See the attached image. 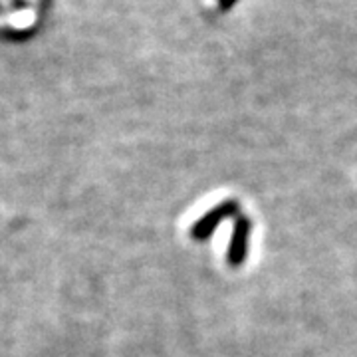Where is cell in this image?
<instances>
[{
  "mask_svg": "<svg viewBox=\"0 0 357 357\" xmlns=\"http://www.w3.org/2000/svg\"><path fill=\"white\" fill-rule=\"evenodd\" d=\"M238 215H241V203H238L236 199H227V201H222V203L217 204V206L208 208L203 217L192 225L191 238L192 241H197V243H204V241H208V238L215 234V230H217L227 218H236Z\"/></svg>",
  "mask_w": 357,
  "mask_h": 357,
  "instance_id": "obj_1",
  "label": "cell"
},
{
  "mask_svg": "<svg viewBox=\"0 0 357 357\" xmlns=\"http://www.w3.org/2000/svg\"><path fill=\"white\" fill-rule=\"evenodd\" d=\"M250 236H252V220L246 215H238L234 218L229 250H227V264L230 268H241L246 262L250 252Z\"/></svg>",
  "mask_w": 357,
  "mask_h": 357,
  "instance_id": "obj_2",
  "label": "cell"
},
{
  "mask_svg": "<svg viewBox=\"0 0 357 357\" xmlns=\"http://www.w3.org/2000/svg\"><path fill=\"white\" fill-rule=\"evenodd\" d=\"M34 32H36V28H30V30H2L0 36H4V38H14L16 42H20V40L32 36Z\"/></svg>",
  "mask_w": 357,
  "mask_h": 357,
  "instance_id": "obj_3",
  "label": "cell"
},
{
  "mask_svg": "<svg viewBox=\"0 0 357 357\" xmlns=\"http://www.w3.org/2000/svg\"><path fill=\"white\" fill-rule=\"evenodd\" d=\"M30 6V2L28 0H10V4H8V13H22Z\"/></svg>",
  "mask_w": 357,
  "mask_h": 357,
  "instance_id": "obj_4",
  "label": "cell"
},
{
  "mask_svg": "<svg viewBox=\"0 0 357 357\" xmlns=\"http://www.w3.org/2000/svg\"><path fill=\"white\" fill-rule=\"evenodd\" d=\"M218 2V10L220 13H227V10H230L234 4H236V0H217Z\"/></svg>",
  "mask_w": 357,
  "mask_h": 357,
  "instance_id": "obj_5",
  "label": "cell"
},
{
  "mask_svg": "<svg viewBox=\"0 0 357 357\" xmlns=\"http://www.w3.org/2000/svg\"><path fill=\"white\" fill-rule=\"evenodd\" d=\"M38 2H40V6H42V10H46V8H50L52 0H38Z\"/></svg>",
  "mask_w": 357,
  "mask_h": 357,
  "instance_id": "obj_6",
  "label": "cell"
},
{
  "mask_svg": "<svg viewBox=\"0 0 357 357\" xmlns=\"http://www.w3.org/2000/svg\"><path fill=\"white\" fill-rule=\"evenodd\" d=\"M8 13V8H6V4H4V0H0V14Z\"/></svg>",
  "mask_w": 357,
  "mask_h": 357,
  "instance_id": "obj_7",
  "label": "cell"
}]
</instances>
